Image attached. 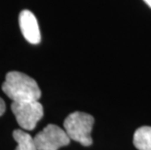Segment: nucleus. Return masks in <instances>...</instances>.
<instances>
[{"mask_svg": "<svg viewBox=\"0 0 151 150\" xmlns=\"http://www.w3.org/2000/svg\"><path fill=\"white\" fill-rule=\"evenodd\" d=\"M2 91L13 101L39 100L41 98V91L37 82L19 71H10L6 74Z\"/></svg>", "mask_w": 151, "mask_h": 150, "instance_id": "f257e3e1", "label": "nucleus"}, {"mask_svg": "<svg viewBox=\"0 0 151 150\" xmlns=\"http://www.w3.org/2000/svg\"><path fill=\"white\" fill-rule=\"evenodd\" d=\"M94 122L92 115L76 111L65 118L63 127L70 139L79 142L83 146H90L93 143L91 133Z\"/></svg>", "mask_w": 151, "mask_h": 150, "instance_id": "f03ea898", "label": "nucleus"}, {"mask_svg": "<svg viewBox=\"0 0 151 150\" xmlns=\"http://www.w3.org/2000/svg\"><path fill=\"white\" fill-rule=\"evenodd\" d=\"M11 109L18 124L27 131L34 130L38 121L41 120L44 114L42 104L38 100L13 101Z\"/></svg>", "mask_w": 151, "mask_h": 150, "instance_id": "7ed1b4c3", "label": "nucleus"}, {"mask_svg": "<svg viewBox=\"0 0 151 150\" xmlns=\"http://www.w3.org/2000/svg\"><path fill=\"white\" fill-rule=\"evenodd\" d=\"M70 138L65 130L50 124L34 136L37 150H58L69 144Z\"/></svg>", "mask_w": 151, "mask_h": 150, "instance_id": "20e7f679", "label": "nucleus"}, {"mask_svg": "<svg viewBox=\"0 0 151 150\" xmlns=\"http://www.w3.org/2000/svg\"><path fill=\"white\" fill-rule=\"evenodd\" d=\"M20 28L24 37L30 44H38L41 41V34L38 22L32 12L24 10L19 16Z\"/></svg>", "mask_w": 151, "mask_h": 150, "instance_id": "39448f33", "label": "nucleus"}, {"mask_svg": "<svg viewBox=\"0 0 151 150\" xmlns=\"http://www.w3.org/2000/svg\"><path fill=\"white\" fill-rule=\"evenodd\" d=\"M134 145L139 150H151V127H140L134 132Z\"/></svg>", "mask_w": 151, "mask_h": 150, "instance_id": "423d86ee", "label": "nucleus"}, {"mask_svg": "<svg viewBox=\"0 0 151 150\" xmlns=\"http://www.w3.org/2000/svg\"><path fill=\"white\" fill-rule=\"evenodd\" d=\"M13 138L18 143L16 150H37L34 138L24 131L15 130L13 132Z\"/></svg>", "mask_w": 151, "mask_h": 150, "instance_id": "0eeeda50", "label": "nucleus"}, {"mask_svg": "<svg viewBox=\"0 0 151 150\" xmlns=\"http://www.w3.org/2000/svg\"><path fill=\"white\" fill-rule=\"evenodd\" d=\"M5 110H6V104L4 103V100L0 98V116H2L4 114Z\"/></svg>", "mask_w": 151, "mask_h": 150, "instance_id": "6e6552de", "label": "nucleus"}, {"mask_svg": "<svg viewBox=\"0 0 151 150\" xmlns=\"http://www.w3.org/2000/svg\"><path fill=\"white\" fill-rule=\"evenodd\" d=\"M143 1H144V2H145V3H146V4H147V5H148V6H149V7L151 8V0H143Z\"/></svg>", "mask_w": 151, "mask_h": 150, "instance_id": "1a4fd4ad", "label": "nucleus"}]
</instances>
